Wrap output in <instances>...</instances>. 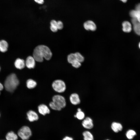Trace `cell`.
Segmentation results:
<instances>
[{"mask_svg": "<svg viewBox=\"0 0 140 140\" xmlns=\"http://www.w3.org/2000/svg\"><path fill=\"white\" fill-rule=\"evenodd\" d=\"M52 54L49 48L47 46L41 45L37 46L34 49L33 57L35 60L38 62H41L43 58L47 60H50Z\"/></svg>", "mask_w": 140, "mask_h": 140, "instance_id": "6da1fadb", "label": "cell"}, {"mask_svg": "<svg viewBox=\"0 0 140 140\" xmlns=\"http://www.w3.org/2000/svg\"><path fill=\"white\" fill-rule=\"evenodd\" d=\"M19 83V81L16 75L12 73L6 78L4 82V86L7 91L12 92L16 89Z\"/></svg>", "mask_w": 140, "mask_h": 140, "instance_id": "7a4b0ae2", "label": "cell"}, {"mask_svg": "<svg viewBox=\"0 0 140 140\" xmlns=\"http://www.w3.org/2000/svg\"><path fill=\"white\" fill-rule=\"evenodd\" d=\"M52 86L54 91L59 93L64 92L66 88L65 83L63 80L60 79L54 80L52 83Z\"/></svg>", "mask_w": 140, "mask_h": 140, "instance_id": "3957f363", "label": "cell"}, {"mask_svg": "<svg viewBox=\"0 0 140 140\" xmlns=\"http://www.w3.org/2000/svg\"><path fill=\"white\" fill-rule=\"evenodd\" d=\"M18 136L23 140H27L32 135L30 128L27 126L22 127L18 131Z\"/></svg>", "mask_w": 140, "mask_h": 140, "instance_id": "277c9868", "label": "cell"}, {"mask_svg": "<svg viewBox=\"0 0 140 140\" xmlns=\"http://www.w3.org/2000/svg\"><path fill=\"white\" fill-rule=\"evenodd\" d=\"M52 101L62 109L66 106V101L65 97L59 94L54 95L52 97Z\"/></svg>", "mask_w": 140, "mask_h": 140, "instance_id": "5b68a950", "label": "cell"}, {"mask_svg": "<svg viewBox=\"0 0 140 140\" xmlns=\"http://www.w3.org/2000/svg\"><path fill=\"white\" fill-rule=\"evenodd\" d=\"M82 126L85 128L90 129L94 127L93 121L92 118L89 117H85L82 123Z\"/></svg>", "mask_w": 140, "mask_h": 140, "instance_id": "8992f818", "label": "cell"}, {"mask_svg": "<svg viewBox=\"0 0 140 140\" xmlns=\"http://www.w3.org/2000/svg\"><path fill=\"white\" fill-rule=\"evenodd\" d=\"M69 99L71 103L74 105L79 104L81 102L79 95L77 93L72 94L69 96Z\"/></svg>", "mask_w": 140, "mask_h": 140, "instance_id": "52a82bcc", "label": "cell"}, {"mask_svg": "<svg viewBox=\"0 0 140 140\" xmlns=\"http://www.w3.org/2000/svg\"><path fill=\"white\" fill-rule=\"evenodd\" d=\"M38 109L39 113L43 116L49 114L50 112L48 107L46 105L44 104H39L38 106Z\"/></svg>", "mask_w": 140, "mask_h": 140, "instance_id": "ba28073f", "label": "cell"}, {"mask_svg": "<svg viewBox=\"0 0 140 140\" xmlns=\"http://www.w3.org/2000/svg\"><path fill=\"white\" fill-rule=\"evenodd\" d=\"M27 119L30 122L37 121L39 118L37 113L32 110H29L27 113Z\"/></svg>", "mask_w": 140, "mask_h": 140, "instance_id": "9c48e42d", "label": "cell"}, {"mask_svg": "<svg viewBox=\"0 0 140 140\" xmlns=\"http://www.w3.org/2000/svg\"><path fill=\"white\" fill-rule=\"evenodd\" d=\"M84 28L87 30L95 31L96 29V26L95 23L93 21L88 20L83 24Z\"/></svg>", "mask_w": 140, "mask_h": 140, "instance_id": "30bf717a", "label": "cell"}, {"mask_svg": "<svg viewBox=\"0 0 140 140\" xmlns=\"http://www.w3.org/2000/svg\"><path fill=\"white\" fill-rule=\"evenodd\" d=\"M35 61L33 57L29 56L26 59L25 65L29 68H34L35 65Z\"/></svg>", "mask_w": 140, "mask_h": 140, "instance_id": "8fae6325", "label": "cell"}, {"mask_svg": "<svg viewBox=\"0 0 140 140\" xmlns=\"http://www.w3.org/2000/svg\"><path fill=\"white\" fill-rule=\"evenodd\" d=\"M111 128L113 131L117 133L122 130L123 126L120 123L116 122H113L111 125Z\"/></svg>", "mask_w": 140, "mask_h": 140, "instance_id": "7c38bea8", "label": "cell"}, {"mask_svg": "<svg viewBox=\"0 0 140 140\" xmlns=\"http://www.w3.org/2000/svg\"><path fill=\"white\" fill-rule=\"evenodd\" d=\"M122 30L124 32L129 33L132 29V25L131 23L127 21H124L122 23Z\"/></svg>", "mask_w": 140, "mask_h": 140, "instance_id": "4fadbf2b", "label": "cell"}, {"mask_svg": "<svg viewBox=\"0 0 140 140\" xmlns=\"http://www.w3.org/2000/svg\"><path fill=\"white\" fill-rule=\"evenodd\" d=\"M15 65L17 68L20 69L24 67L25 62L23 60L18 58L16 60L15 62Z\"/></svg>", "mask_w": 140, "mask_h": 140, "instance_id": "5bb4252c", "label": "cell"}, {"mask_svg": "<svg viewBox=\"0 0 140 140\" xmlns=\"http://www.w3.org/2000/svg\"><path fill=\"white\" fill-rule=\"evenodd\" d=\"M37 85L36 81L32 79H28L26 82L27 87L29 89L34 88Z\"/></svg>", "mask_w": 140, "mask_h": 140, "instance_id": "9a60e30c", "label": "cell"}, {"mask_svg": "<svg viewBox=\"0 0 140 140\" xmlns=\"http://www.w3.org/2000/svg\"><path fill=\"white\" fill-rule=\"evenodd\" d=\"M8 47V44L7 42L4 40L0 41V51L4 52H6Z\"/></svg>", "mask_w": 140, "mask_h": 140, "instance_id": "2e32d148", "label": "cell"}, {"mask_svg": "<svg viewBox=\"0 0 140 140\" xmlns=\"http://www.w3.org/2000/svg\"><path fill=\"white\" fill-rule=\"evenodd\" d=\"M130 15L132 18H136L138 21L140 23V11L136 10L130 11Z\"/></svg>", "mask_w": 140, "mask_h": 140, "instance_id": "e0dca14e", "label": "cell"}, {"mask_svg": "<svg viewBox=\"0 0 140 140\" xmlns=\"http://www.w3.org/2000/svg\"><path fill=\"white\" fill-rule=\"evenodd\" d=\"M84 140H94L93 136L92 134L89 131H86L83 133Z\"/></svg>", "mask_w": 140, "mask_h": 140, "instance_id": "ac0fdd59", "label": "cell"}, {"mask_svg": "<svg viewBox=\"0 0 140 140\" xmlns=\"http://www.w3.org/2000/svg\"><path fill=\"white\" fill-rule=\"evenodd\" d=\"M6 138L7 140H17L18 136L14 132L11 131L7 134Z\"/></svg>", "mask_w": 140, "mask_h": 140, "instance_id": "d6986e66", "label": "cell"}, {"mask_svg": "<svg viewBox=\"0 0 140 140\" xmlns=\"http://www.w3.org/2000/svg\"><path fill=\"white\" fill-rule=\"evenodd\" d=\"M136 135V134L135 131L132 129L128 130L126 134L127 137L129 139H131L133 138Z\"/></svg>", "mask_w": 140, "mask_h": 140, "instance_id": "ffe728a7", "label": "cell"}, {"mask_svg": "<svg viewBox=\"0 0 140 140\" xmlns=\"http://www.w3.org/2000/svg\"><path fill=\"white\" fill-rule=\"evenodd\" d=\"M74 117L79 120H83L85 118V114L82 110L77 111Z\"/></svg>", "mask_w": 140, "mask_h": 140, "instance_id": "44dd1931", "label": "cell"}, {"mask_svg": "<svg viewBox=\"0 0 140 140\" xmlns=\"http://www.w3.org/2000/svg\"><path fill=\"white\" fill-rule=\"evenodd\" d=\"M133 25L134 32L137 35L140 36V23L138 22Z\"/></svg>", "mask_w": 140, "mask_h": 140, "instance_id": "7402d4cb", "label": "cell"}, {"mask_svg": "<svg viewBox=\"0 0 140 140\" xmlns=\"http://www.w3.org/2000/svg\"><path fill=\"white\" fill-rule=\"evenodd\" d=\"M49 105L50 107L54 110L60 111L62 109L52 101L50 102Z\"/></svg>", "mask_w": 140, "mask_h": 140, "instance_id": "603a6c76", "label": "cell"}, {"mask_svg": "<svg viewBox=\"0 0 140 140\" xmlns=\"http://www.w3.org/2000/svg\"><path fill=\"white\" fill-rule=\"evenodd\" d=\"M76 60L75 53H71L67 57V60L69 63L72 64Z\"/></svg>", "mask_w": 140, "mask_h": 140, "instance_id": "cb8c5ba5", "label": "cell"}, {"mask_svg": "<svg viewBox=\"0 0 140 140\" xmlns=\"http://www.w3.org/2000/svg\"><path fill=\"white\" fill-rule=\"evenodd\" d=\"M76 60L79 62H82L84 60V57L79 53L77 52L75 53Z\"/></svg>", "mask_w": 140, "mask_h": 140, "instance_id": "d4e9b609", "label": "cell"}, {"mask_svg": "<svg viewBox=\"0 0 140 140\" xmlns=\"http://www.w3.org/2000/svg\"><path fill=\"white\" fill-rule=\"evenodd\" d=\"M72 66L76 68L79 67L81 65L80 62L76 60L71 64Z\"/></svg>", "mask_w": 140, "mask_h": 140, "instance_id": "484cf974", "label": "cell"}, {"mask_svg": "<svg viewBox=\"0 0 140 140\" xmlns=\"http://www.w3.org/2000/svg\"><path fill=\"white\" fill-rule=\"evenodd\" d=\"M57 27L58 30H61L63 27V24L62 22L60 20L57 21Z\"/></svg>", "mask_w": 140, "mask_h": 140, "instance_id": "4316f807", "label": "cell"}, {"mask_svg": "<svg viewBox=\"0 0 140 140\" xmlns=\"http://www.w3.org/2000/svg\"><path fill=\"white\" fill-rule=\"evenodd\" d=\"M50 29L51 31L53 32H56L58 30L57 26L55 25H50Z\"/></svg>", "mask_w": 140, "mask_h": 140, "instance_id": "83f0119b", "label": "cell"}, {"mask_svg": "<svg viewBox=\"0 0 140 140\" xmlns=\"http://www.w3.org/2000/svg\"><path fill=\"white\" fill-rule=\"evenodd\" d=\"M34 1L39 4H42L44 2V0H34Z\"/></svg>", "mask_w": 140, "mask_h": 140, "instance_id": "f1b7e54d", "label": "cell"}, {"mask_svg": "<svg viewBox=\"0 0 140 140\" xmlns=\"http://www.w3.org/2000/svg\"><path fill=\"white\" fill-rule=\"evenodd\" d=\"M57 21L56 20L53 19L50 22V25H55L57 26Z\"/></svg>", "mask_w": 140, "mask_h": 140, "instance_id": "f546056e", "label": "cell"}, {"mask_svg": "<svg viewBox=\"0 0 140 140\" xmlns=\"http://www.w3.org/2000/svg\"><path fill=\"white\" fill-rule=\"evenodd\" d=\"M136 10L140 11V3L136 5L135 7Z\"/></svg>", "mask_w": 140, "mask_h": 140, "instance_id": "4dcf8cb0", "label": "cell"}, {"mask_svg": "<svg viewBox=\"0 0 140 140\" xmlns=\"http://www.w3.org/2000/svg\"><path fill=\"white\" fill-rule=\"evenodd\" d=\"M62 140H73V139L71 137L66 136Z\"/></svg>", "mask_w": 140, "mask_h": 140, "instance_id": "1f68e13d", "label": "cell"}, {"mask_svg": "<svg viewBox=\"0 0 140 140\" xmlns=\"http://www.w3.org/2000/svg\"><path fill=\"white\" fill-rule=\"evenodd\" d=\"M3 88V85L0 83V91L2 90Z\"/></svg>", "mask_w": 140, "mask_h": 140, "instance_id": "d6a6232c", "label": "cell"}, {"mask_svg": "<svg viewBox=\"0 0 140 140\" xmlns=\"http://www.w3.org/2000/svg\"><path fill=\"white\" fill-rule=\"evenodd\" d=\"M120 0L122 1V2L125 3L128 0Z\"/></svg>", "mask_w": 140, "mask_h": 140, "instance_id": "836d02e7", "label": "cell"}, {"mask_svg": "<svg viewBox=\"0 0 140 140\" xmlns=\"http://www.w3.org/2000/svg\"><path fill=\"white\" fill-rule=\"evenodd\" d=\"M77 110V111H80L82 110L80 108H78Z\"/></svg>", "mask_w": 140, "mask_h": 140, "instance_id": "e575fe53", "label": "cell"}, {"mask_svg": "<svg viewBox=\"0 0 140 140\" xmlns=\"http://www.w3.org/2000/svg\"><path fill=\"white\" fill-rule=\"evenodd\" d=\"M138 46L139 48L140 49V42L138 44Z\"/></svg>", "mask_w": 140, "mask_h": 140, "instance_id": "d590c367", "label": "cell"}, {"mask_svg": "<svg viewBox=\"0 0 140 140\" xmlns=\"http://www.w3.org/2000/svg\"><path fill=\"white\" fill-rule=\"evenodd\" d=\"M106 140H109V139H107Z\"/></svg>", "mask_w": 140, "mask_h": 140, "instance_id": "8d00e7d4", "label": "cell"}, {"mask_svg": "<svg viewBox=\"0 0 140 140\" xmlns=\"http://www.w3.org/2000/svg\"></svg>", "mask_w": 140, "mask_h": 140, "instance_id": "74e56055", "label": "cell"}, {"mask_svg": "<svg viewBox=\"0 0 140 140\" xmlns=\"http://www.w3.org/2000/svg\"></svg>", "mask_w": 140, "mask_h": 140, "instance_id": "f35d334b", "label": "cell"}]
</instances>
